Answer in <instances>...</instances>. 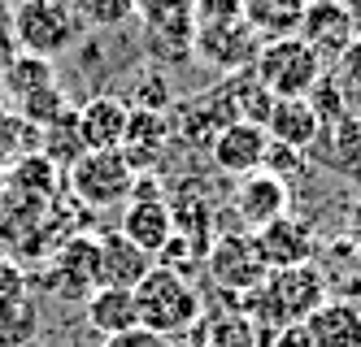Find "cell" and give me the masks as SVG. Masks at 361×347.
<instances>
[{"mask_svg":"<svg viewBox=\"0 0 361 347\" xmlns=\"http://www.w3.org/2000/svg\"><path fill=\"white\" fill-rule=\"evenodd\" d=\"M39 334V308L22 296H0V347H31Z\"/></svg>","mask_w":361,"mask_h":347,"instance_id":"21","label":"cell"},{"mask_svg":"<svg viewBox=\"0 0 361 347\" xmlns=\"http://www.w3.org/2000/svg\"><path fill=\"white\" fill-rule=\"evenodd\" d=\"M262 304L266 322L274 326H305L331 296H326V274L318 265H292V270H270L262 291H252Z\"/></svg>","mask_w":361,"mask_h":347,"instance_id":"3","label":"cell"},{"mask_svg":"<svg viewBox=\"0 0 361 347\" xmlns=\"http://www.w3.org/2000/svg\"><path fill=\"white\" fill-rule=\"evenodd\" d=\"M57 291H66V296L74 300H87L92 291L100 286V239H66V244L57 248L53 256V270H48Z\"/></svg>","mask_w":361,"mask_h":347,"instance_id":"14","label":"cell"},{"mask_svg":"<svg viewBox=\"0 0 361 347\" xmlns=\"http://www.w3.org/2000/svg\"><path fill=\"white\" fill-rule=\"evenodd\" d=\"M257 52H262V39L252 35V26L240 22H222V26H200L192 35V57H200L204 65H214L222 74H244L252 70Z\"/></svg>","mask_w":361,"mask_h":347,"instance_id":"7","label":"cell"},{"mask_svg":"<svg viewBox=\"0 0 361 347\" xmlns=\"http://www.w3.org/2000/svg\"><path fill=\"white\" fill-rule=\"evenodd\" d=\"M270 347H314V343H309L305 326H279L274 339H270Z\"/></svg>","mask_w":361,"mask_h":347,"instance_id":"31","label":"cell"},{"mask_svg":"<svg viewBox=\"0 0 361 347\" xmlns=\"http://www.w3.org/2000/svg\"><path fill=\"white\" fill-rule=\"evenodd\" d=\"M204 347H262L257 343V326L240 313H226V317H214L209 330H204Z\"/></svg>","mask_w":361,"mask_h":347,"instance_id":"27","label":"cell"},{"mask_svg":"<svg viewBox=\"0 0 361 347\" xmlns=\"http://www.w3.org/2000/svg\"><path fill=\"white\" fill-rule=\"evenodd\" d=\"M105 347H174V339H166V334H152V330L135 326V330H126V334H114V339H105Z\"/></svg>","mask_w":361,"mask_h":347,"instance_id":"29","label":"cell"},{"mask_svg":"<svg viewBox=\"0 0 361 347\" xmlns=\"http://www.w3.org/2000/svg\"><path fill=\"white\" fill-rule=\"evenodd\" d=\"M57 178H61V170L48 156L27 152V156H13V165H9V191H27L31 200H44L57 191Z\"/></svg>","mask_w":361,"mask_h":347,"instance_id":"22","label":"cell"},{"mask_svg":"<svg viewBox=\"0 0 361 347\" xmlns=\"http://www.w3.org/2000/svg\"><path fill=\"white\" fill-rule=\"evenodd\" d=\"M266 148H270V135H266V126L262 122H231L226 130H218L214 144H209V161L218 174L226 178H248L266 165Z\"/></svg>","mask_w":361,"mask_h":347,"instance_id":"9","label":"cell"},{"mask_svg":"<svg viewBox=\"0 0 361 347\" xmlns=\"http://www.w3.org/2000/svg\"><path fill=\"white\" fill-rule=\"evenodd\" d=\"M335 65H340L335 70V87H340L344 96H353V100H361V35L353 39V48Z\"/></svg>","mask_w":361,"mask_h":347,"instance_id":"28","label":"cell"},{"mask_svg":"<svg viewBox=\"0 0 361 347\" xmlns=\"http://www.w3.org/2000/svg\"><path fill=\"white\" fill-rule=\"evenodd\" d=\"M135 313H140V326L152 334H166L178 339L200 326V291L188 282V274H174L166 265H152L144 274V282L135 286Z\"/></svg>","mask_w":361,"mask_h":347,"instance_id":"1","label":"cell"},{"mask_svg":"<svg viewBox=\"0 0 361 347\" xmlns=\"http://www.w3.org/2000/svg\"><path fill=\"white\" fill-rule=\"evenodd\" d=\"M87 148H83V135H79V122H74V113L70 118H61L57 126H48V130H39V156H48L61 174H70L74 170V161H79Z\"/></svg>","mask_w":361,"mask_h":347,"instance_id":"24","label":"cell"},{"mask_svg":"<svg viewBox=\"0 0 361 347\" xmlns=\"http://www.w3.org/2000/svg\"><path fill=\"white\" fill-rule=\"evenodd\" d=\"M83 317H87V330H96L100 339L135 330L140 326L135 291H126V286H96L92 296L83 300Z\"/></svg>","mask_w":361,"mask_h":347,"instance_id":"18","label":"cell"},{"mask_svg":"<svg viewBox=\"0 0 361 347\" xmlns=\"http://www.w3.org/2000/svg\"><path fill=\"white\" fill-rule=\"evenodd\" d=\"M305 5H314V0H305Z\"/></svg>","mask_w":361,"mask_h":347,"instance_id":"36","label":"cell"},{"mask_svg":"<svg viewBox=\"0 0 361 347\" xmlns=\"http://www.w3.org/2000/svg\"><path fill=\"white\" fill-rule=\"evenodd\" d=\"M266 135L270 144H283L292 152H305L322 135V118L314 109V100H274L270 104V118H266Z\"/></svg>","mask_w":361,"mask_h":347,"instance_id":"16","label":"cell"},{"mask_svg":"<svg viewBox=\"0 0 361 347\" xmlns=\"http://www.w3.org/2000/svg\"><path fill=\"white\" fill-rule=\"evenodd\" d=\"M70 9L79 13L83 26H96V31H118L135 18V0H70Z\"/></svg>","mask_w":361,"mask_h":347,"instance_id":"26","label":"cell"},{"mask_svg":"<svg viewBox=\"0 0 361 347\" xmlns=\"http://www.w3.org/2000/svg\"><path fill=\"white\" fill-rule=\"evenodd\" d=\"M18 57H22V48H18V39H13V31H9V18H0V78L13 70Z\"/></svg>","mask_w":361,"mask_h":347,"instance_id":"30","label":"cell"},{"mask_svg":"<svg viewBox=\"0 0 361 347\" xmlns=\"http://www.w3.org/2000/svg\"><path fill=\"white\" fill-rule=\"evenodd\" d=\"M296 35L314 48L322 61H340L353 48V39L361 35V26H357V18L348 9V0H314V5H305V18H300Z\"/></svg>","mask_w":361,"mask_h":347,"instance_id":"8","label":"cell"},{"mask_svg":"<svg viewBox=\"0 0 361 347\" xmlns=\"http://www.w3.org/2000/svg\"><path fill=\"white\" fill-rule=\"evenodd\" d=\"M244 22L252 26V35L270 44V39H288L300 31L305 18V0H240Z\"/></svg>","mask_w":361,"mask_h":347,"instance_id":"20","label":"cell"},{"mask_svg":"<svg viewBox=\"0 0 361 347\" xmlns=\"http://www.w3.org/2000/svg\"><path fill=\"white\" fill-rule=\"evenodd\" d=\"M5 191H9V165H5V156H0V200H5Z\"/></svg>","mask_w":361,"mask_h":347,"instance_id":"33","label":"cell"},{"mask_svg":"<svg viewBox=\"0 0 361 347\" xmlns=\"http://www.w3.org/2000/svg\"><path fill=\"white\" fill-rule=\"evenodd\" d=\"M292 204V191H288V182L266 174V170H257L248 178L235 182V217H240V230H262L270 226L274 217H283Z\"/></svg>","mask_w":361,"mask_h":347,"instance_id":"10","label":"cell"},{"mask_svg":"<svg viewBox=\"0 0 361 347\" xmlns=\"http://www.w3.org/2000/svg\"><path fill=\"white\" fill-rule=\"evenodd\" d=\"M70 113H74V109H70V100H66L61 83L44 87V92H35V96H27V100H18V118L27 122V126H35V130L57 126V122L70 118Z\"/></svg>","mask_w":361,"mask_h":347,"instance_id":"25","label":"cell"},{"mask_svg":"<svg viewBox=\"0 0 361 347\" xmlns=\"http://www.w3.org/2000/svg\"><path fill=\"white\" fill-rule=\"evenodd\" d=\"M348 244L361 252V200H353V208H348Z\"/></svg>","mask_w":361,"mask_h":347,"instance_id":"32","label":"cell"},{"mask_svg":"<svg viewBox=\"0 0 361 347\" xmlns=\"http://www.w3.org/2000/svg\"><path fill=\"white\" fill-rule=\"evenodd\" d=\"M135 18L144 22L148 39L170 44L174 57H188V52H192L196 0H135Z\"/></svg>","mask_w":361,"mask_h":347,"instance_id":"12","label":"cell"},{"mask_svg":"<svg viewBox=\"0 0 361 347\" xmlns=\"http://www.w3.org/2000/svg\"><path fill=\"white\" fill-rule=\"evenodd\" d=\"M9 31L22 52L53 61L57 52H66L79 39L83 22L70 9V0H22V5L9 9Z\"/></svg>","mask_w":361,"mask_h":347,"instance_id":"4","label":"cell"},{"mask_svg":"<svg viewBox=\"0 0 361 347\" xmlns=\"http://www.w3.org/2000/svg\"><path fill=\"white\" fill-rule=\"evenodd\" d=\"M314 347H361V308L353 300H326L305 322Z\"/></svg>","mask_w":361,"mask_h":347,"instance_id":"19","label":"cell"},{"mask_svg":"<svg viewBox=\"0 0 361 347\" xmlns=\"http://www.w3.org/2000/svg\"><path fill=\"white\" fill-rule=\"evenodd\" d=\"M53 83H57L53 61H48V57H31V52H22V57L13 61V70L0 78V87H5V96L13 104L27 100V96H35V92H44V87H53Z\"/></svg>","mask_w":361,"mask_h":347,"instance_id":"23","label":"cell"},{"mask_svg":"<svg viewBox=\"0 0 361 347\" xmlns=\"http://www.w3.org/2000/svg\"><path fill=\"white\" fill-rule=\"evenodd\" d=\"M204 274L226 296H252L270 278V265L257 248L252 230H222L214 234L209 252H204Z\"/></svg>","mask_w":361,"mask_h":347,"instance_id":"5","label":"cell"},{"mask_svg":"<svg viewBox=\"0 0 361 347\" xmlns=\"http://www.w3.org/2000/svg\"><path fill=\"white\" fill-rule=\"evenodd\" d=\"M70 191L79 196L87 208H122L135 196V165L126 161V152H83L74 170L66 174Z\"/></svg>","mask_w":361,"mask_h":347,"instance_id":"6","label":"cell"},{"mask_svg":"<svg viewBox=\"0 0 361 347\" xmlns=\"http://www.w3.org/2000/svg\"><path fill=\"white\" fill-rule=\"evenodd\" d=\"M13 5H22V0H0V18H9V9Z\"/></svg>","mask_w":361,"mask_h":347,"instance_id":"34","label":"cell"},{"mask_svg":"<svg viewBox=\"0 0 361 347\" xmlns=\"http://www.w3.org/2000/svg\"><path fill=\"white\" fill-rule=\"evenodd\" d=\"M257 248H262L266 265L270 270H292V265H314V252H318V239L309 230V222L292 217V213H283L274 217L270 226H262L252 234Z\"/></svg>","mask_w":361,"mask_h":347,"instance_id":"13","label":"cell"},{"mask_svg":"<svg viewBox=\"0 0 361 347\" xmlns=\"http://www.w3.org/2000/svg\"><path fill=\"white\" fill-rule=\"evenodd\" d=\"M118 230L148 256H161L166 244L174 239V204L157 200V196H131L122 204V222Z\"/></svg>","mask_w":361,"mask_h":347,"instance_id":"11","label":"cell"},{"mask_svg":"<svg viewBox=\"0 0 361 347\" xmlns=\"http://www.w3.org/2000/svg\"><path fill=\"white\" fill-rule=\"evenodd\" d=\"M322 70H326V61L300 35L262 44V52H257V61H252V78L274 100H305V96H314V87L322 83Z\"/></svg>","mask_w":361,"mask_h":347,"instance_id":"2","label":"cell"},{"mask_svg":"<svg viewBox=\"0 0 361 347\" xmlns=\"http://www.w3.org/2000/svg\"><path fill=\"white\" fill-rule=\"evenodd\" d=\"M74 122H79V135L87 152H114L126 144V130H131V109L118 96H92L87 104L74 109Z\"/></svg>","mask_w":361,"mask_h":347,"instance_id":"15","label":"cell"},{"mask_svg":"<svg viewBox=\"0 0 361 347\" xmlns=\"http://www.w3.org/2000/svg\"><path fill=\"white\" fill-rule=\"evenodd\" d=\"M9 113V96H5V87H0V118Z\"/></svg>","mask_w":361,"mask_h":347,"instance_id":"35","label":"cell"},{"mask_svg":"<svg viewBox=\"0 0 361 347\" xmlns=\"http://www.w3.org/2000/svg\"><path fill=\"white\" fill-rule=\"evenodd\" d=\"M148 270H152V256L140 252L122 230L100 234V286H126V291H135Z\"/></svg>","mask_w":361,"mask_h":347,"instance_id":"17","label":"cell"}]
</instances>
